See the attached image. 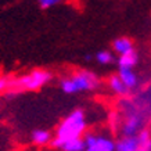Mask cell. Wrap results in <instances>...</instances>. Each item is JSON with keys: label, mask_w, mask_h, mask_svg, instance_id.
Wrapping results in <instances>:
<instances>
[{"label": "cell", "mask_w": 151, "mask_h": 151, "mask_svg": "<svg viewBox=\"0 0 151 151\" xmlns=\"http://www.w3.org/2000/svg\"><path fill=\"white\" fill-rule=\"evenodd\" d=\"M148 132H150V134H151V125H150V129H148Z\"/></svg>", "instance_id": "2e32d148"}, {"label": "cell", "mask_w": 151, "mask_h": 151, "mask_svg": "<svg viewBox=\"0 0 151 151\" xmlns=\"http://www.w3.org/2000/svg\"><path fill=\"white\" fill-rule=\"evenodd\" d=\"M112 47L119 55H124L133 50V42L129 37H118V39L114 40Z\"/></svg>", "instance_id": "ba28073f"}, {"label": "cell", "mask_w": 151, "mask_h": 151, "mask_svg": "<svg viewBox=\"0 0 151 151\" xmlns=\"http://www.w3.org/2000/svg\"><path fill=\"white\" fill-rule=\"evenodd\" d=\"M96 58L97 61L100 63V64H110V63H112L114 61V55H112V53H110V51L107 50H103V51H99L96 54Z\"/></svg>", "instance_id": "4fadbf2b"}, {"label": "cell", "mask_w": 151, "mask_h": 151, "mask_svg": "<svg viewBox=\"0 0 151 151\" xmlns=\"http://www.w3.org/2000/svg\"><path fill=\"white\" fill-rule=\"evenodd\" d=\"M32 142L37 146H45L51 143V133L45 129H36L32 132Z\"/></svg>", "instance_id": "9c48e42d"}, {"label": "cell", "mask_w": 151, "mask_h": 151, "mask_svg": "<svg viewBox=\"0 0 151 151\" xmlns=\"http://www.w3.org/2000/svg\"><path fill=\"white\" fill-rule=\"evenodd\" d=\"M118 76L122 81V83L128 87V90H132V89H134L137 86L139 79H137V75L133 72V69H119Z\"/></svg>", "instance_id": "8992f818"}, {"label": "cell", "mask_w": 151, "mask_h": 151, "mask_svg": "<svg viewBox=\"0 0 151 151\" xmlns=\"http://www.w3.org/2000/svg\"><path fill=\"white\" fill-rule=\"evenodd\" d=\"M86 115L82 110H75L63 119V122L58 125L55 130V137L51 140V146L58 148L64 143L73 140V139H81L86 130Z\"/></svg>", "instance_id": "6da1fadb"}, {"label": "cell", "mask_w": 151, "mask_h": 151, "mask_svg": "<svg viewBox=\"0 0 151 151\" xmlns=\"http://www.w3.org/2000/svg\"><path fill=\"white\" fill-rule=\"evenodd\" d=\"M139 148L137 151H151V134L148 129H144L137 134Z\"/></svg>", "instance_id": "7c38bea8"}, {"label": "cell", "mask_w": 151, "mask_h": 151, "mask_svg": "<svg viewBox=\"0 0 151 151\" xmlns=\"http://www.w3.org/2000/svg\"><path fill=\"white\" fill-rule=\"evenodd\" d=\"M108 86L111 87L112 92L116 93V94H119V96H126V94L129 93L128 87L122 83V81L119 79L118 75H112V76L108 79Z\"/></svg>", "instance_id": "30bf717a"}, {"label": "cell", "mask_w": 151, "mask_h": 151, "mask_svg": "<svg viewBox=\"0 0 151 151\" xmlns=\"http://www.w3.org/2000/svg\"><path fill=\"white\" fill-rule=\"evenodd\" d=\"M137 64V54L134 53V50L129 51L124 55H119L118 58V65L119 69H133V67Z\"/></svg>", "instance_id": "52a82bcc"}, {"label": "cell", "mask_w": 151, "mask_h": 151, "mask_svg": "<svg viewBox=\"0 0 151 151\" xmlns=\"http://www.w3.org/2000/svg\"><path fill=\"white\" fill-rule=\"evenodd\" d=\"M10 85V79L6 76H0V92H3L4 89H9Z\"/></svg>", "instance_id": "9a60e30c"}, {"label": "cell", "mask_w": 151, "mask_h": 151, "mask_svg": "<svg viewBox=\"0 0 151 151\" xmlns=\"http://www.w3.org/2000/svg\"><path fill=\"white\" fill-rule=\"evenodd\" d=\"M57 3H60V0H39V4L42 9H49L51 6H55Z\"/></svg>", "instance_id": "5bb4252c"}, {"label": "cell", "mask_w": 151, "mask_h": 151, "mask_svg": "<svg viewBox=\"0 0 151 151\" xmlns=\"http://www.w3.org/2000/svg\"><path fill=\"white\" fill-rule=\"evenodd\" d=\"M137 136H122L118 142H115V151H137Z\"/></svg>", "instance_id": "5b68a950"}, {"label": "cell", "mask_w": 151, "mask_h": 151, "mask_svg": "<svg viewBox=\"0 0 151 151\" xmlns=\"http://www.w3.org/2000/svg\"><path fill=\"white\" fill-rule=\"evenodd\" d=\"M85 148H86V144H85V139L83 137L69 140V142L64 143L60 147L61 151H85Z\"/></svg>", "instance_id": "8fae6325"}, {"label": "cell", "mask_w": 151, "mask_h": 151, "mask_svg": "<svg viewBox=\"0 0 151 151\" xmlns=\"http://www.w3.org/2000/svg\"><path fill=\"white\" fill-rule=\"evenodd\" d=\"M51 81V73L45 69H33L32 72L24 75L21 78H15L10 81L9 89L21 92V90H36L45 86Z\"/></svg>", "instance_id": "3957f363"}, {"label": "cell", "mask_w": 151, "mask_h": 151, "mask_svg": "<svg viewBox=\"0 0 151 151\" xmlns=\"http://www.w3.org/2000/svg\"><path fill=\"white\" fill-rule=\"evenodd\" d=\"M85 151H115V142L108 136L87 133L85 136Z\"/></svg>", "instance_id": "277c9868"}, {"label": "cell", "mask_w": 151, "mask_h": 151, "mask_svg": "<svg viewBox=\"0 0 151 151\" xmlns=\"http://www.w3.org/2000/svg\"><path fill=\"white\" fill-rule=\"evenodd\" d=\"M100 81L97 78L96 73H93L92 71L87 69H82L75 72L71 78L63 79L61 81V89L63 92L68 93V94H73L78 92H86V90H93L99 87Z\"/></svg>", "instance_id": "7a4b0ae2"}]
</instances>
